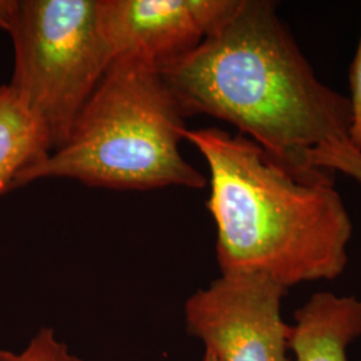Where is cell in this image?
<instances>
[{
  "label": "cell",
  "instance_id": "8992f818",
  "mask_svg": "<svg viewBox=\"0 0 361 361\" xmlns=\"http://www.w3.org/2000/svg\"><path fill=\"white\" fill-rule=\"evenodd\" d=\"M235 0H98V22L113 61L133 56L159 71L195 50Z\"/></svg>",
  "mask_w": 361,
  "mask_h": 361
},
{
  "label": "cell",
  "instance_id": "7a4b0ae2",
  "mask_svg": "<svg viewBox=\"0 0 361 361\" xmlns=\"http://www.w3.org/2000/svg\"><path fill=\"white\" fill-rule=\"evenodd\" d=\"M185 140L210 173L221 274L262 273L288 289L344 273L353 225L335 185L297 180L241 134L188 129Z\"/></svg>",
  "mask_w": 361,
  "mask_h": 361
},
{
  "label": "cell",
  "instance_id": "52a82bcc",
  "mask_svg": "<svg viewBox=\"0 0 361 361\" xmlns=\"http://www.w3.org/2000/svg\"><path fill=\"white\" fill-rule=\"evenodd\" d=\"M360 336V300L319 292L295 312L289 345L295 361H348V347Z\"/></svg>",
  "mask_w": 361,
  "mask_h": 361
},
{
  "label": "cell",
  "instance_id": "5b68a950",
  "mask_svg": "<svg viewBox=\"0 0 361 361\" xmlns=\"http://www.w3.org/2000/svg\"><path fill=\"white\" fill-rule=\"evenodd\" d=\"M288 289L269 276L226 273L185 304V324L216 361H290V324L281 314Z\"/></svg>",
  "mask_w": 361,
  "mask_h": 361
},
{
  "label": "cell",
  "instance_id": "30bf717a",
  "mask_svg": "<svg viewBox=\"0 0 361 361\" xmlns=\"http://www.w3.org/2000/svg\"><path fill=\"white\" fill-rule=\"evenodd\" d=\"M348 98L350 107V141L361 153V35L357 51L349 68Z\"/></svg>",
  "mask_w": 361,
  "mask_h": 361
},
{
  "label": "cell",
  "instance_id": "277c9868",
  "mask_svg": "<svg viewBox=\"0 0 361 361\" xmlns=\"http://www.w3.org/2000/svg\"><path fill=\"white\" fill-rule=\"evenodd\" d=\"M0 30L13 44L8 87L54 152L113 63L99 28L98 0H0Z\"/></svg>",
  "mask_w": 361,
  "mask_h": 361
},
{
  "label": "cell",
  "instance_id": "3957f363",
  "mask_svg": "<svg viewBox=\"0 0 361 361\" xmlns=\"http://www.w3.org/2000/svg\"><path fill=\"white\" fill-rule=\"evenodd\" d=\"M186 130L185 116L154 66L119 56L65 143L25 169L13 189L43 178L119 190L202 189L205 176L180 153Z\"/></svg>",
  "mask_w": 361,
  "mask_h": 361
},
{
  "label": "cell",
  "instance_id": "6da1fadb",
  "mask_svg": "<svg viewBox=\"0 0 361 361\" xmlns=\"http://www.w3.org/2000/svg\"><path fill=\"white\" fill-rule=\"evenodd\" d=\"M182 114L225 121L297 180L361 183L347 97L316 77L271 0H235L207 39L159 70Z\"/></svg>",
  "mask_w": 361,
  "mask_h": 361
},
{
  "label": "cell",
  "instance_id": "8fae6325",
  "mask_svg": "<svg viewBox=\"0 0 361 361\" xmlns=\"http://www.w3.org/2000/svg\"><path fill=\"white\" fill-rule=\"evenodd\" d=\"M202 361H216V359L210 355V353H207V352H205V355H204V359H202Z\"/></svg>",
  "mask_w": 361,
  "mask_h": 361
},
{
  "label": "cell",
  "instance_id": "ba28073f",
  "mask_svg": "<svg viewBox=\"0 0 361 361\" xmlns=\"http://www.w3.org/2000/svg\"><path fill=\"white\" fill-rule=\"evenodd\" d=\"M50 152L34 116L8 85L0 86V195L13 189L16 177Z\"/></svg>",
  "mask_w": 361,
  "mask_h": 361
},
{
  "label": "cell",
  "instance_id": "9c48e42d",
  "mask_svg": "<svg viewBox=\"0 0 361 361\" xmlns=\"http://www.w3.org/2000/svg\"><path fill=\"white\" fill-rule=\"evenodd\" d=\"M0 361H83L61 341L50 326H43L20 352L0 349Z\"/></svg>",
  "mask_w": 361,
  "mask_h": 361
}]
</instances>
